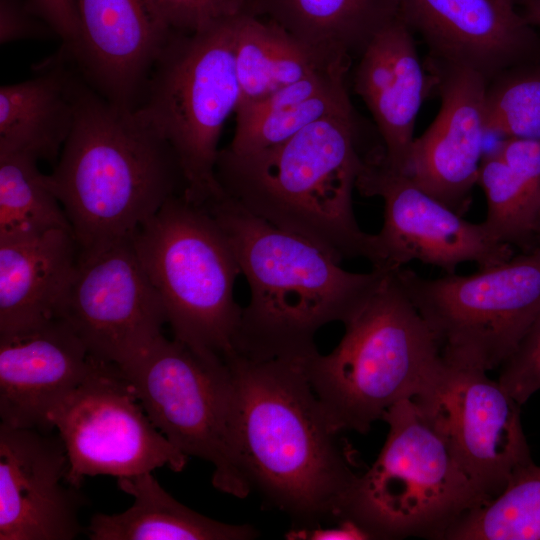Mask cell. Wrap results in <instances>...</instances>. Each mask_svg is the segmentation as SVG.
<instances>
[{
	"label": "cell",
	"instance_id": "cell-1",
	"mask_svg": "<svg viewBox=\"0 0 540 540\" xmlns=\"http://www.w3.org/2000/svg\"><path fill=\"white\" fill-rule=\"evenodd\" d=\"M308 358L234 353L225 360L245 476L251 488L303 527L342 519L359 476L312 389Z\"/></svg>",
	"mask_w": 540,
	"mask_h": 540
},
{
	"label": "cell",
	"instance_id": "cell-2",
	"mask_svg": "<svg viewBox=\"0 0 540 540\" xmlns=\"http://www.w3.org/2000/svg\"><path fill=\"white\" fill-rule=\"evenodd\" d=\"M228 239L249 284L235 353L252 359L308 358L324 325L345 323L388 271L350 272L309 240L251 213L224 192L199 203Z\"/></svg>",
	"mask_w": 540,
	"mask_h": 540
},
{
	"label": "cell",
	"instance_id": "cell-3",
	"mask_svg": "<svg viewBox=\"0 0 540 540\" xmlns=\"http://www.w3.org/2000/svg\"><path fill=\"white\" fill-rule=\"evenodd\" d=\"M47 177L80 252L132 237L186 187L173 149L139 112L82 83L72 130Z\"/></svg>",
	"mask_w": 540,
	"mask_h": 540
},
{
	"label": "cell",
	"instance_id": "cell-4",
	"mask_svg": "<svg viewBox=\"0 0 540 540\" xmlns=\"http://www.w3.org/2000/svg\"><path fill=\"white\" fill-rule=\"evenodd\" d=\"M354 111L324 118L274 146L247 154L221 149L223 192L256 216L301 236L337 262H377L374 235L359 227L352 193L363 167Z\"/></svg>",
	"mask_w": 540,
	"mask_h": 540
},
{
	"label": "cell",
	"instance_id": "cell-5",
	"mask_svg": "<svg viewBox=\"0 0 540 540\" xmlns=\"http://www.w3.org/2000/svg\"><path fill=\"white\" fill-rule=\"evenodd\" d=\"M344 325L337 347L309 357L306 373L335 432L367 433L393 405L420 394L443 359L395 270Z\"/></svg>",
	"mask_w": 540,
	"mask_h": 540
},
{
	"label": "cell",
	"instance_id": "cell-6",
	"mask_svg": "<svg viewBox=\"0 0 540 540\" xmlns=\"http://www.w3.org/2000/svg\"><path fill=\"white\" fill-rule=\"evenodd\" d=\"M165 308L174 339L201 358L235 353L242 308L234 299L241 274L224 232L183 193L172 196L132 236Z\"/></svg>",
	"mask_w": 540,
	"mask_h": 540
},
{
	"label": "cell",
	"instance_id": "cell-7",
	"mask_svg": "<svg viewBox=\"0 0 540 540\" xmlns=\"http://www.w3.org/2000/svg\"><path fill=\"white\" fill-rule=\"evenodd\" d=\"M382 420L389 426L386 441L373 465L354 482L343 518L358 523L373 539H442L461 518L486 504L413 399L393 405Z\"/></svg>",
	"mask_w": 540,
	"mask_h": 540
},
{
	"label": "cell",
	"instance_id": "cell-8",
	"mask_svg": "<svg viewBox=\"0 0 540 540\" xmlns=\"http://www.w3.org/2000/svg\"><path fill=\"white\" fill-rule=\"evenodd\" d=\"M234 18L170 35L135 107L173 149L185 179L183 194L195 203L223 192L216 178L218 142L240 102Z\"/></svg>",
	"mask_w": 540,
	"mask_h": 540
},
{
	"label": "cell",
	"instance_id": "cell-9",
	"mask_svg": "<svg viewBox=\"0 0 540 540\" xmlns=\"http://www.w3.org/2000/svg\"><path fill=\"white\" fill-rule=\"evenodd\" d=\"M395 274L449 364L499 368L540 314V246L471 275Z\"/></svg>",
	"mask_w": 540,
	"mask_h": 540
},
{
	"label": "cell",
	"instance_id": "cell-10",
	"mask_svg": "<svg viewBox=\"0 0 540 540\" xmlns=\"http://www.w3.org/2000/svg\"><path fill=\"white\" fill-rule=\"evenodd\" d=\"M155 427L186 456L210 462L212 483L244 498L251 490L238 450L235 390L226 362H211L160 335L118 366Z\"/></svg>",
	"mask_w": 540,
	"mask_h": 540
},
{
	"label": "cell",
	"instance_id": "cell-11",
	"mask_svg": "<svg viewBox=\"0 0 540 540\" xmlns=\"http://www.w3.org/2000/svg\"><path fill=\"white\" fill-rule=\"evenodd\" d=\"M67 458V481L117 478L159 467L180 472L187 456L155 427L120 368L95 359L87 377L48 414Z\"/></svg>",
	"mask_w": 540,
	"mask_h": 540
},
{
	"label": "cell",
	"instance_id": "cell-12",
	"mask_svg": "<svg viewBox=\"0 0 540 540\" xmlns=\"http://www.w3.org/2000/svg\"><path fill=\"white\" fill-rule=\"evenodd\" d=\"M413 400L486 503L532 462L521 405L486 370L443 360Z\"/></svg>",
	"mask_w": 540,
	"mask_h": 540
},
{
	"label": "cell",
	"instance_id": "cell-13",
	"mask_svg": "<svg viewBox=\"0 0 540 540\" xmlns=\"http://www.w3.org/2000/svg\"><path fill=\"white\" fill-rule=\"evenodd\" d=\"M89 354L121 366L162 335V300L132 237L80 252L59 315Z\"/></svg>",
	"mask_w": 540,
	"mask_h": 540
},
{
	"label": "cell",
	"instance_id": "cell-14",
	"mask_svg": "<svg viewBox=\"0 0 540 540\" xmlns=\"http://www.w3.org/2000/svg\"><path fill=\"white\" fill-rule=\"evenodd\" d=\"M383 151L364 157L356 188L384 201V221L374 234L377 262L392 271L412 260L455 273L462 263L488 268L513 257V248L495 240L482 223H471L434 198L406 174L382 161Z\"/></svg>",
	"mask_w": 540,
	"mask_h": 540
},
{
	"label": "cell",
	"instance_id": "cell-15",
	"mask_svg": "<svg viewBox=\"0 0 540 540\" xmlns=\"http://www.w3.org/2000/svg\"><path fill=\"white\" fill-rule=\"evenodd\" d=\"M441 107L414 139L407 174L417 186L463 215L469 208L483 157L484 101L488 81L468 67L426 61Z\"/></svg>",
	"mask_w": 540,
	"mask_h": 540
},
{
	"label": "cell",
	"instance_id": "cell-16",
	"mask_svg": "<svg viewBox=\"0 0 540 540\" xmlns=\"http://www.w3.org/2000/svg\"><path fill=\"white\" fill-rule=\"evenodd\" d=\"M64 444L51 431L0 424V540H72L82 531Z\"/></svg>",
	"mask_w": 540,
	"mask_h": 540
},
{
	"label": "cell",
	"instance_id": "cell-17",
	"mask_svg": "<svg viewBox=\"0 0 540 540\" xmlns=\"http://www.w3.org/2000/svg\"><path fill=\"white\" fill-rule=\"evenodd\" d=\"M512 0H399V17L422 37L429 58L468 67L488 82L540 63V34Z\"/></svg>",
	"mask_w": 540,
	"mask_h": 540
},
{
	"label": "cell",
	"instance_id": "cell-18",
	"mask_svg": "<svg viewBox=\"0 0 540 540\" xmlns=\"http://www.w3.org/2000/svg\"><path fill=\"white\" fill-rule=\"evenodd\" d=\"M78 31L68 48L93 90L135 108L169 34L148 0H73Z\"/></svg>",
	"mask_w": 540,
	"mask_h": 540
},
{
	"label": "cell",
	"instance_id": "cell-19",
	"mask_svg": "<svg viewBox=\"0 0 540 540\" xmlns=\"http://www.w3.org/2000/svg\"><path fill=\"white\" fill-rule=\"evenodd\" d=\"M95 364L82 340L60 317L0 335V419L12 428L53 431L49 412Z\"/></svg>",
	"mask_w": 540,
	"mask_h": 540
},
{
	"label": "cell",
	"instance_id": "cell-20",
	"mask_svg": "<svg viewBox=\"0 0 540 540\" xmlns=\"http://www.w3.org/2000/svg\"><path fill=\"white\" fill-rule=\"evenodd\" d=\"M353 87L370 111L383 142L382 161L407 174L419 109L432 84L414 34L399 15L358 57Z\"/></svg>",
	"mask_w": 540,
	"mask_h": 540
},
{
	"label": "cell",
	"instance_id": "cell-21",
	"mask_svg": "<svg viewBox=\"0 0 540 540\" xmlns=\"http://www.w3.org/2000/svg\"><path fill=\"white\" fill-rule=\"evenodd\" d=\"M69 229L0 240V335L58 318L78 262Z\"/></svg>",
	"mask_w": 540,
	"mask_h": 540
},
{
	"label": "cell",
	"instance_id": "cell-22",
	"mask_svg": "<svg viewBox=\"0 0 540 540\" xmlns=\"http://www.w3.org/2000/svg\"><path fill=\"white\" fill-rule=\"evenodd\" d=\"M245 13L280 25L320 65L349 69L399 15V0H252Z\"/></svg>",
	"mask_w": 540,
	"mask_h": 540
},
{
	"label": "cell",
	"instance_id": "cell-23",
	"mask_svg": "<svg viewBox=\"0 0 540 540\" xmlns=\"http://www.w3.org/2000/svg\"><path fill=\"white\" fill-rule=\"evenodd\" d=\"M80 83L61 68L0 88V154L55 161L72 130Z\"/></svg>",
	"mask_w": 540,
	"mask_h": 540
},
{
	"label": "cell",
	"instance_id": "cell-24",
	"mask_svg": "<svg viewBox=\"0 0 540 540\" xmlns=\"http://www.w3.org/2000/svg\"><path fill=\"white\" fill-rule=\"evenodd\" d=\"M349 69L321 68L255 103L238 107L228 150L256 152L286 141L310 124L353 112L345 85Z\"/></svg>",
	"mask_w": 540,
	"mask_h": 540
},
{
	"label": "cell",
	"instance_id": "cell-25",
	"mask_svg": "<svg viewBox=\"0 0 540 540\" xmlns=\"http://www.w3.org/2000/svg\"><path fill=\"white\" fill-rule=\"evenodd\" d=\"M117 485L134 502L121 513L95 514L86 530L91 540H248L258 534L250 525L222 523L191 510L151 472L119 477Z\"/></svg>",
	"mask_w": 540,
	"mask_h": 540
},
{
	"label": "cell",
	"instance_id": "cell-26",
	"mask_svg": "<svg viewBox=\"0 0 540 540\" xmlns=\"http://www.w3.org/2000/svg\"><path fill=\"white\" fill-rule=\"evenodd\" d=\"M477 184L487 204L483 221L500 243L523 252L536 247L540 207V140L503 138L483 155Z\"/></svg>",
	"mask_w": 540,
	"mask_h": 540
},
{
	"label": "cell",
	"instance_id": "cell-27",
	"mask_svg": "<svg viewBox=\"0 0 540 540\" xmlns=\"http://www.w3.org/2000/svg\"><path fill=\"white\" fill-rule=\"evenodd\" d=\"M233 37L240 90L238 107L260 101L318 69L328 68L267 18L249 13L236 16Z\"/></svg>",
	"mask_w": 540,
	"mask_h": 540
},
{
	"label": "cell",
	"instance_id": "cell-28",
	"mask_svg": "<svg viewBox=\"0 0 540 540\" xmlns=\"http://www.w3.org/2000/svg\"><path fill=\"white\" fill-rule=\"evenodd\" d=\"M38 161L23 154H0V240L72 231L65 211L41 173Z\"/></svg>",
	"mask_w": 540,
	"mask_h": 540
},
{
	"label": "cell",
	"instance_id": "cell-29",
	"mask_svg": "<svg viewBox=\"0 0 540 540\" xmlns=\"http://www.w3.org/2000/svg\"><path fill=\"white\" fill-rule=\"evenodd\" d=\"M447 540H540V466L521 468L497 497L451 526Z\"/></svg>",
	"mask_w": 540,
	"mask_h": 540
},
{
	"label": "cell",
	"instance_id": "cell-30",
	"mask_svg": "<svg viewBox=\"0 0 540 540\" xmlns=\"http://www.w3.org/2000/svg\"><path fill=\"white\" fill-rule=\"evenodd\" d=\"M484 126L502 138L540 140V63L509 68L488 82Z\"/></svg>",
	"mask_w": 540,
	"mask_h": 540
},
{
	"label": "cell",
	"instance_id": "cell-31",
	"mask_svg": "<svg viewBox=\"0 0 540 540\" xmlns=\"http://www.w3.org/2000/svg\"><path fill=\"white\" fill-rule=\"evenodd\" d=\"M252 0H148L169 34H189L245 13Z\"/></svg>",
	"mask_w": 540,
	"mask_h": 540
},
{
	"label": "cell",
	"instance_id": "cell-32",
	"mask_svg": "<svg viewBox=\"0 0 540 540\" xmlns=\"http://www.w3.org/2000/svg\"><path fill=\"white\" fill-rule=\"evenodd\" d=\"M499 368V383L520 405L540 390V314Z\"/></svg>",
	"mask_w": 540,
	"mask_h": 540
},
{
	"label": "cell",
	"instance_id": "cell-33",
	"mask_svg": "<svg viewBox=\"0 0 540 540\" xmlns=\"http://www.w3.org/2000/svg\"><path fill=\"white\" fill-rule=\"evenodd\" d=\"M27 6L68 45L74 41L78 23L73 0H29Z\"/></svg>",
	"mask_w": 540,
	"mask_h": 540
},
{
	"label": "cell",
	"instance_id": "cell-34",
	"mask_svg": "<svg viewBox=\"0 0 540 540\" xmlns=\"http://www.w3.org/2000/svg\"><path fill=\"white\" fill-rule=\"evenodd\" d=\"M30 9L23 7L18 0H1L0 4V42L37 37L42 29L29 16Z\"/></svg>",
	"mask_w": 540,
	"mask_h": 540
},
{
	"label": "cell",
	"instance_id": "cell-35",
	"mask_svg": "<svg viewBox=\"0 0 540 540\" xmlns=\"http://www.w3.org/2000/svg\"><path fill=\"white\" fill-rule=\"evenodd\" d=\"M287 539L302 540H366L373 539L363 527L355 521L343 518L330 527L315 525L292 529L286 534Z\"/></svg>",
	"mask_w": 540,
	"mask_h": 540
},
{
	"label": "cell",
	"instance_id": "cell-36",
	"mask_svg": "<svg viewBox=\"0 0 540 540\" xmlns=\"http://www.w3.org/2000/svg\"><path fill=\"white\" fill-rule=\"evenodd\" d=\"M520 4L524 20L533 27H540V0H523Z\"/></svg>",
	"mask_w": 540,
	"mask_h": 540
},
{
	"label": "cell",
	"instance_id": "cell-37",
	"mask_svg": "<svg viewBox=\"0 0 540 540\" xmlns=\"http://www.w3.org/2000/svg\"><path fill=\"white\" fill-rule=\"evenodd\" d=\"M535 237H536V247L540 246V207H539L537 218H536Z\"/></svg>",
	"mask_w": 540,
	"mask_h": 540
},
{
	"label": "cell",
	"instance_id": "cell-38",
	"mask_svg": "<svg viewBox=\"0 0 540 540\" xmlns=\"http://www.w3.org/2000/svg\"><path fill=\"white\" fill-rule=\"evenodd\" d=\"M515 4H520L523 0H512Z\"/></svg>",
	"mask_w": 540,
	"mask_h": 540
}]
</instances>
